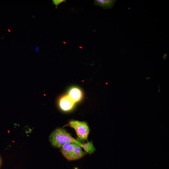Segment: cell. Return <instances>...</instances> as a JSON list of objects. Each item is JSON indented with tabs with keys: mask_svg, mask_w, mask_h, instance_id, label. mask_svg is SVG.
I'll return each instance as SVG.
<instances>
[{
	"mask_svg": "<svg viewBox=\"0 0 169 169\" xmlns=\"http://www.w3.org/2000/svg\"><path fill=\"white\" fill-rule=\"evenodd\" d=\"M68 95L74 103L79 101L82 97L81 90L76 87L71 88L68 91Z\"/></svg>",
	"mask_w": 169,
	"mask_h": 169,
	"instance_id": "5",
	"label": "cell"
},
{
	"mask_svg": "<svg viewBox=\"0 0 169 169\" xmlns=\"http://www.w3.org/2000/svg\"><path fill=\"white\" fill-rule=\"evenodd\" d=\"M69 125L74 129L79 138L85 140L87 139L89 129L86 123L77 120H72L69 123Z\"/></svg>",
	"mask_w": 169,
	"mask_h": 169,
	"instance_id": "3",
	"label": "cell"
},
{
	"mask_svg": "<svg viewBox=\"0 0 169 169\" xmlns=\"http://www.w3.org/2000/svg\"></svg>",
	"mask_w": 169,
	"mask_h": 169,
	"instance_id": "9",
	"label": "cell"
},
{
	"mask_svg": "<svg viewBox=\"0 0 169 169\" xmlns=\"http://www.w3.org/2000/svg\"><path fill=\"white\" fill-rule=\"evenodd\" d=\"M116 1L115 0H95L94 1V4L105 9H111Z\"/></svg>",
	"mask_w": 169,
	"mask_h": 169,
	"instance_id": "6",
	"label": "cell"
},
{
	"mask_svg": "<svg viewBox=\"0 0 169 169\" xmlns=\"http://www.w3.org/2000/svg\"><path fill=\"white\" fill-rule=\"evenodd\" d=\"M66 0H52L53 4L55 6L56 8H57L60 4L63 2H66Z\"/></svg>",
	"mask_w": 169,
	"mask_h": 169,
	"instance_id": "8",
	"label": "cell"
},
{
	"mask_svg": "<svg viewBox=\"0 0 169 169\" xmlns=\"http://www.w3.org/2000/svg\"><path fill=\"white\" fill-rule=\"evenodd\" d=\"M75 103L68 95H65L60 97L58 101L60 108L64 111H69L74 107Z\"/></svg>",
	"mask_w": 169,
	"mask_h": 169,
	"instance_id": "4",
	"label": "cell"
},
{
	"mask_svg": "<svg viewBox=\"0 0 169 169\" xmlns=\"http://www.w3.org/2000/svg\"><path fill=\"white\" fill-rule=\"evenodd\" d=\"M85 151L89 154L93 153L95 151V148L91 142H88L82 145Z\"/></svg>",
	"mask_w": 169,
	"mask_h": 169,
	"instance_id": "7",
	"label": "cell"
},
{
	"mask_svg": "<svg viewBox=\"0 0 169 169\" xmlns=\"http://www.w3.org/2000/svg\"><path fill=\"white\" fill-rule=\"evenodd\" d=\"M49 141L52 145L57 147H61L69 142H76L70 134L62 128L54 130L50 136Z\"/></svg>",
	"mask_w": 169,
	"mask_h": 169,
	"instance_id": "1",
	"label": "cell"
},
{
	"mask_svg": "<svg viewBox=\"0 0 169 169\" xmlns=\"http://www.w3.org/2000/svg\"><path fill=\"white\" fill-rule=\"evenodd\" d=\"M61 152L67 159L74 160L82 158L84 154L80 145L76 142H69L61 147Z\"/></svg>",
	"mask_w": 169,
	"mask_h": 169,
	"instance_id": "2",
	"label": "cell"
}]
</instances>
